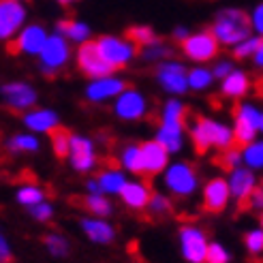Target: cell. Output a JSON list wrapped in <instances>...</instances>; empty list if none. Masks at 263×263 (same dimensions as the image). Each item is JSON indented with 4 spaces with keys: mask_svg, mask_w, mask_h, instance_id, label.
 <instances>
[{
    "mask_svg": "<svg viewBox=\"0 0 263 263\" xmlns=\"http://www.w3.org/2000/svg\"><path fill=\"white\" fill-rule=\"evenodd\" d=\"M253 28V17L242 9H227L220 11L212 26V32L222 45H235L248 39Z\"/></svg>",
    "mask_w": 263,
    "mask_h": 263,
    "instance_id": "1",
    "label": "cell"
},
{
    "mask_svg": "<svg viewBox=\"0 0 263 263\" xmlns=\"http://www.w3.org/2000/svg\"><path fill=\"white\" fill-rule=\"evenodd\" d=\"M195 126H191V137H193V146L195 152L203 156L210 146H218V148H229L233 141V133L229 128H225L218 122H212L208 118L195 114Z\"/></svg>",
    "mask_w": 263,
    "mask_h": 263,
    "instance_id": "2",
    "label": "cell"
},
{
    "mask_svg": "<svg viewBox=\"0 0 263 263\" xmlns=\"http://www.w3.org/2000/svg\"><path fill=\"white\" fill-rule=\"evenodd\" d=\"M186 118H189L186 105L176 103V101H169L165 105L163 124L159 130V141L169 152H176L182 148V128L186 126Z\"/></svg>",
    "mask_w": 263,
    "mask_h": 263,
    "instance_id": "3",
    "label": "cell"
},
{
    "mask_svg": "<svg viewBox=\"0 0 263 263\" xmlns=\"http://www.w3.org/2000/svg\"><path fill=\"white\" fill-rule=\"evenodd\" d=\"M231 114H233V120H235L231 146L238 148V150H244L255 141L257 130L261 128V114H257V109L251 107V105H242L238 101H235Z\"/></svg>",
    "mask_w": 263,
    "mask_h": 263,
    "instance_id": "4",
    "label": "cell"
},
{
    "mask_svg": "<svg viewBox=\"0 0 263 263\" xmlns=\"http://www.w3.org/2000/svg\"><path fill=\"white\" fill-rule=\"evenodd\" d=\"M77 67L84 75L95 77V80L111 77V73H116V69L105 60L97 41H86L80 45V49H77Z\"/></svg>",
    "mask_w": 263,
    "mask_h": 263,
    "instance_id": "5",
    "label": "cell"
},
{
    "mask_svg": "<svg viewBox=\"0 0 263 263\" xmlns=\"http://www.w3.org/2000/svg\"><path fill=\"white\" fill-rule=\"evenodd\" d=\"M180 49L184 56L195 62H208L218 56V39L214 36L212 30L189 34L186 39H182Z\"/></svg>",
    "mask_w": 263,
    "mask_h": 263,
    "instance_id": "6",
    "label": "cell"
},
{
    "mask_svg": "<svg viewBox=\"0 0 263 263\" xmlns=\"http://www.w3.org/2000/svg\"><path fill=\"white\" fill-rule=\"evenodd\" d=\"M41 62H43V73L47 77H54L69 62V45L62 34L47 36V41L41 49Z\"/></svg>",
    "mask_w": 263,
    "mask_h": 263,
    "instance_id": "7",
    "label": "cell"
},
{
    "mask_svg": "<svg viewBox=\"0 0 263 263\" xmlns=\"http://www.w3.org/2000/svg\"><path fill=\"white\" fill-rule=\"evenodd\" d=\"M165 184L172 193L186 197V195L195 193V189H197V172L189 163H176L167 169Z\"/></svg>",
    "mask_w": 263,
    "mask_h": 263,
    "instance_id": "8",
    "label": "cell"
},
{
    "mask_svg": "<svg viewBox=\"0 0 263 263\" xmlns=\"http://www.w3.org/2000/svg\"><path fill=\"white\" fill-rule=\"evenodd\" d=\"M180 242H182V253L189 263H203L208 255V240L201 229L193 225H186L180 229Z\"/></svg>",
    "mask_w": 263,
    "mask_h": 263,
    "instance_id": "9",
    "label": "cell"
},
{
    "mask_svg": "<svg viewBox=\"0 0 263 263\" xmlns=\"http://www.w3.org/2000/svg\"><path fill=\"white\" fill-rule=\"evenodd\" d=\"M45 41H47V34L41 26H28L17 39H13V41L9 39L7 51L11 56H17L22 51H26V54H41Z\"/></svg>",
    "mask_w": 263,
    "mask_h": 263,
    "instance_id": "10",
    "label": "cell"
},
{
    "mask_svg": "<svg viewBox=\"0 0 263 263\" xmlns=\"http://www.w3.org/2000/svg\"><path fill=\"white\" fill-rule=\"evenodd\" d=\"M97 43H99V47L103 51L105 60H107L116 71L124 69L128 64V60L133 58L135 51H137V49L130 47L126 41H120V39H116V36H101V39H97Z\"/></svg>",
    "mask_w": 263,
    "mask_h": 263,
    "instance_id": "11",
    "label": "cell"
},
{
    "mask_svg": "<svg viewBox=\"0 0 263 263\" xmlns=\"http://www.w3.org/2000/svg\"><path fill=\"white\" fill-rule=\"evenodd\" d=\"M26 17L22 0H0V41L9 39L17 32Z\"/></svg>",
    "mask_w": 263,
    "mask_h": 263,
    "instance_id": "12",
    "label": "cell"
},
{
    "mask_svg": "<svg viewBox=\"0 0 263 263\" xmlns=\"http://www.w3.org/2000/svg\"><path fill=\"white\" fill-rule=\"evenodd\" d=\"M141 150V161H143V178L152 180L156 174H161L165 165H167V148L163 143L156 139V141H146L139 146Z\"/></svg>",
    "mask_w": 263,
    "mask_h": 263,
    "instance_id": "13",
    "label": "cell"
},
{
    "mask_svg": "<svg viewBox=\"0 0 263 263\" xmlns=\"http://www.w3.org/2000/svg\"><path fill=\"white\" fill-rule=\"evenodd\" d=\"M229 195H231V189H229L227 180L212 178L210 182H205V186H203V210L210 214L222 212V210L227 208Z\"/></svg>",
    "mask_w": 263,
    "mask_h": 263,
    "instance_id": "14",
    "label": "cell"
},
{
    "mask_svg": "<svg viewBox=\"0 0 263 263\" xmlns=\"http://www.w3.org/2000/svg\"><path fill=\"white\" fill-rule=\"evenodd\" d=\"M116 114L124 118V120H139V118L146 116L148 111V103L139 92L135 90H126L122 95H118V101L114 105Z\"/></svg>",
    "mask_w": 263,
    "mask_h": 263,
    "instance_id": "15",
    "label": "cell"
},
{
    "mask_svg": "<svg viewBox=\"0 0 263 263\" xmlns=\"http://www.w3.org/2000/svg\"><path fill=\"white\" fill-rule=\"evenodd\" d=\"M156 77L165 90L169 92H186V86H189V71L182 67V64H176V62H167V64H159L156 69Z\"/></svg>",
    "mask_w": 263,
    "mask_h": 263,
    "instance_id": "16",
    "label": "cell"
},
{
    "mask_svg": "<svg viewBox=\"0 0 263 263\" xmlns=\"http://www.w3.org/2000/svg\"><path fill=\"white\" fill-rule=\"evenodd\" d=\"M3 97H7V103H9V109L13 111H24L32 107L36 103V95L34 90L28 86V84H22V82H13V84H5L0 88Z\"/></svg>",
    "mask_w": 263,
    "mask_h": 263,
    "instance_id": "17",
    "label": "cell"
},
{
    "mask_svg": "<svg viewBox=\"0 0 263 263\" xmlns=\"http://www.w3.org/2000/svg\"><path fill=\"white\" fill-rule=\"evenodd\" d=\"M71 163L77 172H90V169L97 165L95 148H92L90 139L73 135V139H71Z\"/></svg>",
    "mask_w": 263,
    "mask_h": 263,
    "instance_id": "18",
    "label": "cell"
},
{
    "mask_svg": "<svg viewBox=\"0 0 263 263\" xmlns=\"http://www.w3.org/2000/svg\"><path fill=\"white\" fill-rule=\"evenodd\" d=\"M130 90V84L122 82V80H114V77H101L95 84H90L86 90V97L90 101H105L109 97L122 95V92Z\"/></svg>",
    "mask_w": 263,
    "mask_h": 263,
    "instance_id": "19",
    "label": "cell"
},
{
    "mask_svg": "<svg viewBox=\"0 0 263 263\" xmlns=\"http://www.w3.org/2000/svg\"><path fill=\"white\" fill-rule=\"evenodd\" d=\"M120 197H122V201L128 208L146 210L150 199H152V189H150V184H135V182H130V184H124V186L120 189Z\"/></svg>",
    "mask_w": 263,
    "mask_h": 263,
    "instance_id": "20",
    "label": "cell"
},
{
    "mask_svg": "<svg viewBox=\"0 0 263 263\" xmlns=\"http://www.w3.org/2000/svg\"><path fill=\"white\" fill-rule=\"evenodd\" d=\"M47 135H49V141H51V148H54L56 159L58 161L69 159V154H71V139H73L71 130L67 126H62V124H56V126H51L47 130Z\"/></svg>",
    "mask_w": 263,
    "mask_h": 263,
    "instance_id": "21",
    "label": "cell"
},
{
    "mask_svg": "<svg viewBox=\"0 0 263 263\" xmlns=\"http://www.w3.org/2000/svg\"><path fill=\"white\" fill-rule=\"evenodd\" d=\"M69 203L80 208V210H86V212H90V214H97V216L111 214V203L97 193L95 195H84V197H71Z\"/></svg>",
    "mask_w": 263,
    "mask_h": 263,
    "instance_id": "22",
    "label": "cell"
},
{
    "mask_svg": "<svg viewBox=\"0 0 263 263\" xmlns=\"http://www.w3.org/2000/svg\"><path fill=\"white\" fill-rule=\"evenodd\" d=\"M80 225H82V229H84V233L88 235V238H90L92 242H97V244H109V242L116 238L114 227L107 225V222H103V220L84 218Z\"/></svg>",
    "mask_w": 263,
    "mask_h": 263,
    "instance_id": "23",
    "label": "cell"
},
{
    "mask_svg": "<svg viewBox=\"0 0 263 263\" xmlns=\"http://www.w3.org/2000/svg\"><path fill=\"white\" fill-rule=\"evenodd\" d=\"M248 88H251L248 75L242 71H231L225 77V82H222V95L229 97V99H240L248 92Z\"/></svg>",
    "mask_w": 263,
    "mask_h": 263,
    "instance_id": "24",
    "label": "cell"
},
{
    "mask_svg": "<svg viewBox=\"0 0 263 263\" xmlns=\"http://www.w3.org/2000/svg\"><path fill=\"white\" fill-rule=\"evenodd\" d=\"M124 39L130 43L137 45V51H141L143 47H150L154 43H161L163 39H159L154 34L152 28H148V26H130V28H126L124 32Z\"/></svg>",
    "mask_w": 263,
    "mask_h": 263,
    "instance_id": "25",
    "label": "cell"
},
{
    "mask_svg": "<svg viewBox=\"0 0 263 263\" xmlns=\"http://www.w3.org/2000/svg\"><path fill=\"white\" fill-rule=\"evenodd\" d=\"M229 189L238 199H242V197H246L255 189V176L251 172H246V169H233L231 180H229Z\"/></svg>",
    "mask_w": 263,
    "mask_h": 263,
    "instance_id": "26",
    "label": "cell"
},
{
    "mask_svg": "<svg viewBox=\"0 0 263 263\" xmlns=\"http://www.w3.org/2000/svg\"><path fill=\"white\" fill-rule=\"evenodd\" d=\"M24 124L28 128H32V130H45L47 133L51 126L58 124V116L54 111H49V109H39V111H32V114H26Z\"/></svg>",
    "mask_w": 263,
    "mask_h": 263,
    "instance_id": "27",
    "label": "cell"
},
{
    "mask_svg": "<svg viewBox=\"0 0 263 263\" xmlns=\"http://www.w3.org/2000/svg\"><path fill=\"white\" fill-rule=\"evenodd\" d=\"M99 184L103 193H120V189L124 186V176L120 174V169L116 167H105L99 172Z\"/></svg>",
    "mask_w": 263,
    "mask_h": 263,
    "instance_id": "28",
    "label": "cell"
},
{
    "mask_svg": "<svg viewBox=\"0 0 263 263\" xmlns=\"http://www.w3.org/2000/svg\"><path fill=\"white\" fill-rule=\"evenodd\" d=\"M242 161V150H238V148H233V146H229V148H222L214 159H212V163L218 167V169H222V172H233V169H238V163Z\"/></svg>",
    "mask_w": 263,
    "mask_h": 263,
    "instance_id": "29",
    "label": "cell"
},
{
    "mask_svg": "<svg viewBox=\"0 0 263 263\" xmlns=\"http://www.w3.org/2000/svg\"><path fill=\"white\" fill-rule=\"evenodd\" d=\"M58 32L67 39H73V41H84V39L90 34V28L82 22L75 20H60L58 22Z\"/></svg>",
    "mask_w": 263,
    "mask_h": 263,
    "instance_id": "30",
    "label": "cell"
},
{
    "mask_svg": "<svg viewBox=\"0 0 263 263\" xmlns=\"http://www.w3.org/2000/svg\"><path fill=\"white\" fill-rule=\"evenodd\" d=\"M45 195L47 193L41 186H36V184H24L17 191V201L24 205H39V203H43Z\"/></svg>",
    "mask_w": 263,
    "mask_h": 263,
    "instance_id": "31",
    "label": "cell"
},
{
    "mask_svg": "<svg viewBox=\"0 0 263 263\" xmlns=\"http://www.w3.org/2000/svg\"><path fill=\"white\" fill-rule=\"evenodd\" d=\"M122 163H124V167L128 169L130 174L143 176V161H141V150H139V146H128V148H124V152H122Z\"/></svg>",
    "mask_w": 263,
    "mask_h": 263,
    "instance_id": "32",
    "label": "cell"
},
{
    "mask_svg": "<svg viewBox=\"0 0 263 263\" xmlns=\"http://www.w3.org/2000/svg\"><path fill=\"white\" fill-rule=\"evenodd\" d=\"M248 210H263V186H255L246 197L238 199V212H248Z\"/></svg>",
    "mask_w": 263,
    "mask_h": 263,
    "instance_id": "33",
    "label": "cell"
},
{
    "mask_svg": "<svg viewBox=\"0 0 263 263\" xmlns=\"http://www.w3.org/2000/svg\"><path fill=\"white\" fill-rule=\"evenodd\" d=\"M261 45H263V36H261V34H259V36H255V39H244L242 43L235 45L233 56L238 58V60L248 58V56H255V54H257V49H259Z\"/></svg>",
    "mask_w": 263,
    "mask_h": 263,
    "instance_id": "34",
    "label": "cell"
},
{
    "mask_svg": "<svg viewBox=\"0 0 263 263\" xmlns=\"http://www.w3.org/2000/svg\"><path fill=\"white\" fill-rule=\"evenodd\" d=\"M39 141L30 135H15L9 141V152H36Z\"/></svg>",
    "mask_w": 263,
    "mask_h": 263,
    "instance_id": "35",
    "label": "cell"
},
{
    "mask_svg": "<svg viewBox=\"0 0 263 263\" xmlns=\"http://www.w3.org/2000/svg\"><path fill=\"white\" fill-rule=\"evenodd\" d=\"M43 244L47 246V251L51 255H56V257H64L69 253V244L67 240L62 238V235H56V233H47L45 238H43Z\"/></svg>",
    "mask_w": 263,
    "mask_h": 263,
    "instance_id": "36",
    "label": "cell"
},
{
    "mask_svg": "<svg viewBox=\"0 0 263 263\" xmlns=\"http://www.w3.org/2000/svg\"><path fill=\"white\" fill-rule=\"evenodd\" d=\"M242 159L246 161L248 167H255V169H261L263 167V141H257V143H251L246 150H244V156Z\"/></svg>",
    "mask_w": 263,
    "mask_h": 263,
    "instance_id": "37",
    "label": "cell"
},
{
    "mask_svg": "<svg viewBox=\"0 0 263 263\" xmlns=\"http://www.w3.org/2000/svg\"><path fill=\"white\" fill-rule=\"evenodd\" d=\"M146 210H150L154 216H167V214L174 212V205H172V201H169L167 197H163V195H152V199H150V203H148Z\"/></svg>",
    "mask_w": 263,
    "mask_h": 263,
    "instance_id": "38",
    "label": "cell"
},
{
    "mask_svg": "<svg viewBox=\"0 0 263 263\" xmlns=\"http://www.w3.org/2000/svg\"><path fill=\"white\" fill-rule=\"evenodd\" d=\"M210 84H212V75H210V71H203V69L189 71V86H193L195 90H203Z\"/></svg>",
    "mask_w": 263,
    "mask_h": 263,
    "instance_id": "39",
    "label": "cell"
},
{
    "mask_svg": "<svg viewBox=\"0 0 263 263\" xmlns=\"http://www.w3.org/2000/svg\"><path fill=\"white\" fill-rule=\"evenodd\" d=\"M229 255L220 244H210L208 246V255H205V263H227Z\"/></svg>",
    "mask_w": 263,
    "mask_h": 263,
    "instance_id": "40",
    "label": "cell"
},
{
    "mask_svg": "<svg viewBox=\"0 0 263 263\" xmlns=\"http://www.w3.org/2000/svg\"><path fill=\"white\" fill-rule=\"evenodd\" d=\"M244 242L251 253H263V231H248L244 235Z\"/></svg>",
    "mask_w": 263,
    "mask_h": 263,
    "instance_id": "41",
    "label": "cell"
},
{
    "mask_svg": "<svg viewBox=\"0 0 263 263\" xmlns=\"http://www.w3.org/2000/svg\"><path fill=\"white\" fill-rule=\"evenodd\" d=\"M32 216H34L36 220H49V218H51V205H49V203L32 205Z\"/></svg>",
    "mask_w": 263,
    "mask_h": 263,
    "instance_id": "42",
    "label": "cell"
},
{
    "mask_svg": "<svg viewBox=\"0 0 263 263\" xmlns=\"http://www.w3.org/2000/svg\"><path fill=\"white\" fill-rule=\"evenodd\" d=\"M0 263H13V253L3 235H0Z\"/></svg>",
    "mask_w": 263,
    "mask_h": 263,
    "instance_id": "43",
    "label": "cell"
},
{
    "mask_svg": "<svg viewBox=\"0 0 263 263\" xmlns=\"http://www.w3.org/2000/svg\"><path fill=\"white\" fill-rule=\"evenodd\" d=\"M253 28L263 36V3L255 9V15H253Z\"/></svg>",
    "mask_w": 263,
    "mask_h": 263,
    "instance_id": "44",
    "label": "cell"
},
{
    "mask_svg": "<svg viewBox=\"0 0 263 263\" xmlns=\"http://www.w3.org/2000/svg\"><path fill=\"white\" fill-rule=\"evenodd\" d=\"M227 73H231V64H229V62L216 64V69H214V75H216V77H222V80H225Z\"/></svg>",
    "mask_w": 263,
    "mask_h": 263,
    "instance_id": "45",
    "label": "cell"
},
{
    "mask_svg": "<svg viewBox=\"0 0 263 263\" xmlns=\"http://www.w3.org/2000/svg\"><path fill=\"white\" fill-rule=\"evenodd\" d=\"M255 64H257V67L263 71V45L257 49V54H255Z\"/></svg>",
    "mask_w": 263,
    "mask_h": 263,
    "instance_id": "46",
    "label": "cell"
},
{
    "mask_svg": "<svg viewBox=\"0 0 263 263\" xmlns=\"http://www.w3.org/2000/svg\"><path fill=\"white\" fill-rule=\"evenodd\" d=\"M255 88H257V97L263 99V77H259V80L255 82Z\"/></svg>",
    "mask_w": 263,
    "mask_h": 263,
    "instance_id": "47",
    "label": "cell"
},
{
    "mask_svg": "<svg viewBox=\"0 0 263 263\" xmlns=\"http://www.w3.org/2000/svg\"><path fill=\"white\" fill-rule=\"evenodd\" d=\"M174 36H178V39H186V36H189V32L184 30V28H178V30L174 32Z\"/></svg>",
    "mask_w": 263,
    "mask_h": 263,
    "instance_id": "48",
    "label": "cell"
},
{
    "mask_svg": "<svg viewBox=\"0 0 263 263\" xmlns=\"http://www.w3.org/2000/svg\"><path fill=\"white\" fill-rule=\"evenodd\" d=\"M60 5H69V3H73V0H58Z\"/></svg>",
    "mask_w": 263,
    "mask_h": 263,
    "instance_id": "49",
    "label": "cell"
},
{
    "mask_svg": "<svg viewBox=\"0 0 263 263\" xmlns=\"http://www.w3.org/2000/svg\"><path fill=\"white\" fill-rule=\"evenodd\" d=\"M261 130H263V114H261Z\"/></svg>",
    "mask_w": 263,
    "mask_h": 263,
    "instance_id": "50",
    "label": "cell"
},
{
    "mask_svg": "<svg viewBox=\"0 0 263 263\" xmlns=\"http://www.w3.org/2000/svg\"><path fill=\"white\" fill-rule=\"evenodd\" d=\"M261 225H263V216H261Z\"/></svg>",
    "mask_w": 263,
    "mask_h": 263,
    "instance_id": "51",
    "label": "cell"
}]
</instances>
